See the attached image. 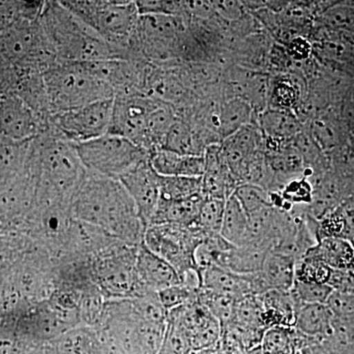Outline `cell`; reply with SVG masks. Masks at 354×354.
<instances>
[{"label":"cell","mask_w":354,"mask_h":354,"mask_svg":"<svg viewBox=\"0 0 354 354\" xmlns=\"http://www.w3.org/2000/svg\"><path fill=\"white\" fill-rule=\"evenodd\" d=\"M351 153H353V157L354 158V135H353V139H351Z\"/></svg>","instance_id":"obj_44"},{"label":"cell","mask_w":354,"mask_h":354,"mask_svg":"<svg viewBox=\"0 0 354 354\" xmlns=\"http://www.w3.org/2000/svg\"><path fill=\"white\" fill-rule=\"evenodd\" d=\"M133 311L140 319L148 322L165 324L167 313L160 301L157 291H146L137 297L129 298Z\"/></svg>","instance_id":"obj_28"},{"label":"cell","mask_w":354,"mask_h":354,"mask_svg":"<svg viewBox=\"0 0 354 354\" xmlns=\"http://www.w3.org/2000/svg\"><path fill=\"white\" fill-rule=\"evenodd\" d=\"M162 149L181 155L204 156L207 147L196 127L187 120L176 118L165 136Z\"/></svg>","instance_id":"obj_24"},{"label":"cell","mask_w":354,"mask_h":354,"mask_svg":"<svg viewBox=\"0 0 354 354\" xmlns=\"http://www.w3.org/2000/svg\"><path fill=\"white\" fill-rule=\"evenodd\" d=\"M118 180L132 198L140 218L145 227H148L160 198L158 174L153 171L148 160L123 174Z\"/></svg>","instance_id":"obj_12"},{"label":"cell","mask_w":354,"mask_h":354,"mask_svg":"<svg viewBox=\"0 0 354 354\" xmlns=\"http://www.w3.org/2000/svg\"><path fill=\"white\" fill-rule=\"evenodd\" d=\"M332 270L319 261L302 258L295 264V279L307 283H327Z\"/></svg>","instance_id":"obj_36"},{"label":"cell","mask_w":354,"mask_h":354,"mask_svg":"<svg viewBox=\"0 0 354 354\" xmlns=\"http://www.w3.org/2000/svg\"><path fill=\"white\" fill-rule=\"evenodd\" d=\"M39 22L57 62L131 58L129 51L102 38L60 1L44 2Z\"/></svg>","instance_id":"obj_2"},{"label":"cell","mask_w":354,"mask_h":354,"mask_svg":"<svg viewBox=\"0 0 354 354\" xmlns=\"http://www.w3.org/2000/svg\"><path fill=\"white\" fill-rule=\"evenodd\" d=\"M60 2L102 38L130 53L128 44L140 17L136 1L70 0Z\"/></svg>","instance_id":"obj_4"},{"label":"cell","mask_w":354,"mask_h":354,"mask_svg":"<svg viewBox=\"0 0 354 354\" xmlns=\"http://www.w3.org/2000/svg\"><path fill=\"white\" fill-rule=\"evenodd\" d=\"M113 109V99L53 114L50 131L73 145L99 138L111 129Z\"/></svg>","instance_id":"obj_8"},{"label":"cell","mask_w":354,"mask_h":354,"mask_svg":"<svg viewBox=\"0 0 354 354\" xmlns=\"http://www.w3.org/2000/svg\"><path fill=\"white\" fill-rule=\"evenodd\" d=\"M333 318L326 304L301 305L297 311L295 329L310 339H327L332 335Z\"/></svg>","instance_id":"obj_23"},{"label":"cell","mask_w":354,"mask_h":354,"mask_svg":"<svg viewBox=\"0 0 354 354\" xmlns=\"http://www.w3.org/2000/svg\"><path fill=\"white\" fill-rule=\"evenodd\" d=\"M254 111L245 100L234 97L221 104L212 118V124L225 140L241 128L254 122Z\"/></svg>","instance_id":"obj_21"},{"label":"cell","mask_w":354,"mask_h":354,"mask_svg":"<svg viewBox=\"0 0 354 354\" xmlns=\"http://www.w3.org/2000/svg\"><path fill=\"white\" fill-rule=\"evenodd\" d=\"M220 234L234 246L248 244V216L234 194L225 201Z\"/></svg>","instance_id":"obj_26"},{"label":"cell","mask_w":354,"mask_h":354,"mask_svg":"<svg viewBox=\"0 0 354 354\" xmlns=\"http://www.w3.org/2000/svg\"><path fill=\"white\" fill-rule=\"evenodd\" d=\"M302 258L319 261L333 270L354 269L353 243L342 237H327L310 248Z\"/></svg>","instance_id":"obj_19"},{"label":"cell","mask_w":354,"mask_h":354,"mask_svg":"<svg viewBox=\"0 0 354 354\" xmlns=\"http://www.w3.org/2000/svg\"><path fill=\"white\" fill-rule=\"evenodd\" d=\"M138 246L118 241L91 258L93 279L106 301L136 295Z\"/></svg>","instance_id":"obj_6"},{"label":"cell","mask_w":354,"mask_h":354,"mask_svg":"<svg viewBox=\"0 0 354 354\" xmlns=\"http://www.w3.org/2000/svg\"><path fill=\"white\" fill-rule=\"evenodd\" d=\"M328 286L333 290L354 291V269L332 270Z\"/></svg>","instance_id":"obj_42"},{"label":"cell","mask_w":354,"mask_h":354,"mask_svg":"<svg viewBox=\"0 0 354 354\" xmlns=\"http://www.w3.org/2000/svg\"><path fill=\"white\" fill-rule=\"evenodd\" d=\"M225 201L213 199V198H205L196 223L193 227L201 230L205 234H220Z\"/></svg>","instance_id":"obj_31"},{"label":"cell","mask_w":354,"mask_h":354,"mask_svg":"<svg viewBox=\"0 0 354 354\" xmlns=\"http://www.w3.org/2000/svg\"><path fill=\"white\" fill-rule=\"evenodd\" d=\"M50 130V120L39 115L20 95H0V135L15 143H24Z\"/></svg>","instance_id":"obj_10"},{"label":"cell","mask_w":354,"mask_h":354,"mask_svg":"<svg viewBox=\"0 0 354 354\" xmlns=\"http://www.w3.org/2000/svg\"><path fill=\"white\" fill-rule=\"evenodd\" d=\"M160 199L183 200L203 194L202 177L160 176Z\"/></svg>","instance_id":"obj_27"},{"label":"cell","mask_w":354,"mask_h":354,"mask_svg":"<svg viewBox=\"0 0 354 354\" xmlns=\"http://www.w3.org/2000/svg\"><path fill=\"white\" fill-rule=\"evenodd\" d=\"M50 115L114 99L97 62H57L43 73Z\"/></svg>","instance_id":"obj_3"},{"label":"cell","mask_w":354,"mask_h":354,"mask_svg":"<svg viewBox=\"0 0 354 354\" xmlns=\"http://www.w3.org/2000/svg\"><path fill=\"white\" fill-rule=\"evenodd\" d=\"M344 351L342 346L329 337L324 339H311L299 349V354H344Z\"/></svg>","instance_id":"obj_40"},{"label":"cell","mask_w":354,"mask_h":354,"mask_svg":"<svg viewBox=\"0 0 354 354\" xmlns=\"http://www.w3.org/2000/svg\"><path fill=\"white\" fill-rule=\"evenodd\" d=\"M266 328H295L301 306L290 291L272 290L261 295Z\"/></svg>","instance_id":"obj_16"},{"label":"cell","mask_w":354,"mask_h":354,"mask_svg":"<svg viewBox=\"0 0 354 354\" xmlns=\"http://www.w3.org/2000/svg\"><path fill=\"white\" fill-rule=\"evenodd\" d=\"M351 241H353V246H354V237L353 239H351Z\"/></svg>","instance_id":"obj_45"},{"label":"cell","mask_w":354,"mask_h":354,"mask_svg":"<svg viewBox=\"0 0 354 354\" xmlns=\"http://www.w3.org/2000/svg\"><path fill=\"white\" fill-rule=\"evenodd\" d=\"M295 264L290 256L270 251L260 271L269 290L290 291L295 285Z\"/></svg>","instance_id":"obj_25"},{"label":"cell","mask_w":354,"mask_h":354,"mask_svg":"<svg viewBox=\"0 0 354 354\" xmlns=\"http://www.w3.org/2000/svg\"><path fill=\"white\" fill-rule=\"evenodd\" d=\"M214 14L220 16L221 19L236 21L241 18L244 12V6L239 1H209Z\"/></svg>","instance_id":"obj_41"},{"label":"cell","mask_w":354,"mask_h":354,"mask_svg":"<svg viewBox=\"0 0 354 354\" xmlns=\"http://www.w3.org/2000/svg\"><path fill=\"white\" fill-rule=\"evenodd\" d=\"M201 274L202 288L239 300L252 295L250 279L248 276L234 274L221 267H211Z\"/></svg>","instance_id":"obj_18"},{"label":"cell","mask_w":354,"mask_h":354,"mask_svg":"<svg viewBox=\"0 0 354 354\" xmlns=\"http://www.w3.org/2000/svg\"><path fill=\"white\" fill-rule=\"evenodd\" d=\"M160 102V100L146 95L114 97L113 120L109 133L124 137L149 153L151 116Z\"/></svg>","instance_id":"obj_9"},{"label":"cell","mask_w":354,"mask_h":354,"mask_svg":"<svg viewBox=\"0 0 354 354\" xmlns=\"http://www.w3.org/2000/svg\"><path fill=\"white\" fill-rule=\"evenodd\" d=\"M167 319L178 323L187 332L192 351L213 348L220 342V322L199 301L171 310Z\"/></svg>","instance_id":"obj_11"},{"label":"cell","mask_w":354,"mask_h":354,"mask_svg":"<svg viewBox=\"0 0 354 354\" xmlns=\"http://www.w3.org/2000/svg\"><path fill=\"white\" fill-rule=\"evenodd\" d=\"M200 291L201 290H191L187 286L179 283V285L169 286L158 291V297L165 310L169 312L183 305L198 301Z\"/></svg>","instance_id":"obj_37"},{"label":"cell","mask_w":354,"mask_h":354,"mask_svg":"<svg viewBox=\"0 0 354 354\" xmlns=\"http://www.w3.org/2000/svg\"><path fill=\"white\" fill-rule=\"evenodd\" d=\"M149 162L160 176L202 177L206 169L204 156L181 155L162 148L151 153Z\"/></svg>","instance_id":"obj_15"},{"label":"cell","mask_w":354,"mask_h":354,"mask_svg":"<svg viewBox=\"0 0 354 354\" xmlns=\"http://www.w3.org/2000/svg\"><path fill=\"white\" fill-rule=\"evenodd\" d=\"M300 86L291 78H281L271 84L268 108L290 111L299 104Z\"/></svg>","instance_id":"obj_29"},{"label":"cell","mask_w":354,"mask_h":354,"mask_svg":"<svg viewBox=\"0 0 354 354\" xmlns=\"http://www.w3.org/2000/svg\"><path fill=\"white\" fill-rule=\"evenodd\" d=\"M204 200L203 194L183 200H165L160 198L149 227L155 225L193 227L196 223Z\"/></svg>","instance_id":"obj_17"},{"label":"cell","mask_w":354,"mask_h":354,"mask_svg":"<svg viewBox=\"0 0 354 354\" xmlns=\"http://www.w3.org/2000/svg\"><path fill=\"white\" fill-rule=\"evenodd\" d=\"M258 125L265 138L290 142L304 130L297 114L267 108L257 116Z\"/></svg>","instance_id":"obj_20"},{"label":"cell","mask_w":354,"mask_h":354,"mask_svg":"<svg viewBox=\"0 0 354 354\" xmlns=\"http://www.w3.org/2000/svg\"><path fill=\"white\" fill-rule=\"evenodd\" d=\"M332 291V288L327 283H307L297 279L290 290V292L300 305L326 304Z\"/></svg>","instance_id":"obj_34"},{"label":"cell","mask_w":354,"mask_h":354,"mask_svg":"<svg viewBox=\"0 0 354 354\" xmlns=\"http://www.w3.org/2000/svg\"><path fill=\"white\" fill-rule=\"evenodd\" d=\"M198 301L204 305L209 313L215 317L220 322L221 328L234 322L236 300L202 288L198 297Z\"/></svg>","instance_id":"obj_30"},{"label":"cell","mask_w":354,"mask_h":354,"mask_svg":"<svg viewBox=\"0 0 354 354\" xmlns=\"http://www.w3.org/2000/svg\"><path fill=\"white\" fill-rule=\"evenodd\" d=\"M326 306L335 319L354 318V291L333 290Z\"/></svg>","instance_id":"obj_38"},{"label":"cell","mask_w":354,"mask_h":354,"mask_svg":"<svg viewBox=\"0 0 354 354\" xmlns=\"http://www.w3.org/2000/svg\"><path fill=\"white\" fill-rule=\"evenodd\" d=\"M234 195L245 209L247 215L272 206L269 191L255 184H241L235 188Z\"/></svg>","instance_id":"obj_32"},{"label":"cell","mask_w":354,"mask_h":354,"mask_svg":"<svg viewBox=\"0 0 354 354\" xmlns=\"http://www.w3.org/2000/svg\"><path fill=\"white\" fill-rule=\"evenodd\" d=\"M207 234L195 227L155 225L146 228L143 242L158 257L169 263L178 274L197 269L195 249Z\"/></svg>","instance_id":"obj_7"},{"label":"cell","mask_w":354,"mask_h":354,"mask_svg":"<svg viewBox=\"0 0 354 354\" xmlns=\"http://www.w3.org/2000/svg\"><path fill=\"white\" fill-rule=\"evenodd\" d=\"M137 295L146 291H158L179 285L178 272L169 263L158 257L142 242L138 246L136 259ZM133 298V297H132Z\"/></svg>","instance_id":"obj_13"},{"label":"cell","mask_w":354,"mask_h":354,"mask_svg":"<svg viewBox=\"0 0 354 354\" xmlns=\"http://www.w3.org/2000/svg\"><path fill=\"white\" fill-rule=\"evenodd\" d=\"M74 147L86 171L109 178L120 179L150 158L141 147L111 133Z\"/></svg>","instance_id":"obj_5"},{"label":"cell","mask_w":354,"mask_h":354,"mask_svg":"<svg viewBox=\"0 0 354 354\" xmlns=\"http://www.w3.org/2000/svg\"><path fill=\"white\" fill-rule=\"evenodd\" d=\"M191 351L187 332L178 323L167 319L164 341L158 354H188Z\"/></svg>","instance_id":"obj_33"},{"label":"cell","mask_w":354,"mask_h":354,"mask_svg":"<svg viewBox=\"0 0 354 354\" xmlns=\"http://www.w3.org/2000/svg\"><path fill=\"white\" fill-rule=\"evenodd\" d=\"M344 354H354V342L344 348Z\"/></svg>","instance_id":"obj_43"},{"label":"cell","mask_w":354,"mask_h":354,"mask_svg":"<svg viewBox=\"0 0 354 354\" xmlns=\"http://www.w3.org/2000/svg\"><path fill=\"white\" fill-rule=\"evenodd\" d=\"M270 251L262 246H234L221 255L218 267L234 274L248 276L262 270L267 254Z\"/></svg>","instance_id":"obj_22"},{"label":"cell","mask_w":354,"mask_h":354,"mask_svg":"<svg viewBox=\"0 0 354 354\" xmlns=\"http://www.w3.org/2000/svg\"><path fill=\"white\" fill-rule=\"evenodd\" d=\"M263 146L264 136L258 123L254 121L223 140L220 152L221 158L234 176L247 158L263 151Z\"/></svg>","instance_id":"obj_14"},{"label":"cell","mask_w":354,"mask_h":354,"mask_svg":"<svg viewBox=\"0 0 354 354\" xmlns=\"http://www.w3.org/2000/svg\"><path fill=\"white\" fill-rule=\"evenodd\" d=\"M309 132L315 140L317 145L325 150L337 147L341 140L339 127L335 125L334 121L328 118H318L314 120Z\"/></svg>","instance_id":"obj_35"},{"label":"cell","mask_w":354,"mask_h":354,"mask_svg":"<svg viewBox=\"0 0 354 354\" xmlns=\"http://www.w3.org/2000/svg\"><path fill=\"white\" fill-rule=\"evenodd\" d=\"M74 220L102 228L130 245L143 242L146 227L138 209L118 179L91 174L84 179L70 205Z\"/></svg>","instance_id":"obj_1"},{"label":"cell","mask_w":354,"mask_h":354,"mask_svg":"<svg viewBox=\"0 0 354 354\" xmlns=\"http://www.w3.org/2000/svg\"><path fill=\"white\" fill-rule=\"evenodd\" d=\"M323 22L330 28H354V8L348 6L330 7L323 15Z\"/></svg>","instance_id":"obj_39"}]
</instances>
